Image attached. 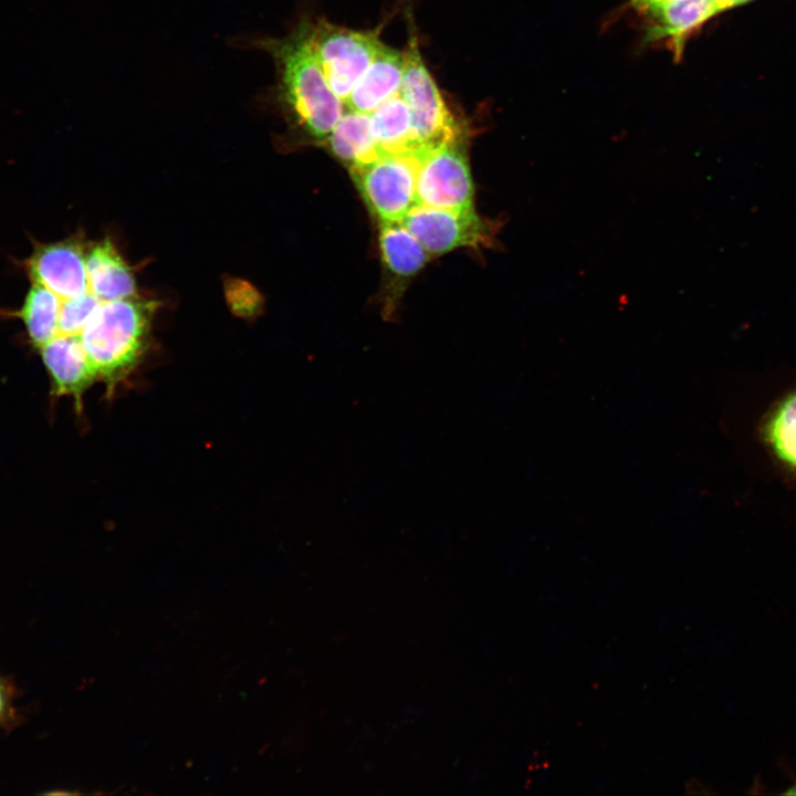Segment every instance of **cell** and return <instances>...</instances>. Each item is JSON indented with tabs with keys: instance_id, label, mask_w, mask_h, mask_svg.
I'll list each match as a JSON object with an SVG mask.
<instances>
[{
	"instance_id": "cell-1",
	"label": "cell",
	"mask_w": 796,
	"mask_h": 796,
	"mask_svg": "<svg viewBox=\"0 0 796 796\" xmlns=\"http://www.w3.org/2000/svg\"><path fill=\"white\" fill-rule=\"evenodd\" d=\"M312 20L301 18L280 38L244 36L238 46L265 52L274 64V83L262 96L283 116L290 129L323 143L345 111L328 86L311 41Z\"/></svg>"
},
{
	"instance_id": "cell-2",
	"label": "cell",
	"mask_w": 796,
	"mask_h": 796,
	"mask_svg": "<svg viewBox=\"0 0 796 796\" xmlns=\"http://www.w3.org/2000/svg\"><path fill=\"white\" fill-rule=\"evenodd\" d=\"M157 304L128 297L103 302L80 334L82 345L108 395L138 364Z\"/></svg>"
},
{
	"instance_id": "cell-3",
	"label": "cell",
	"mask_w": 796,
	"mask_h": 796,
	"mask_svg": "<svg viewBox=\"0 0 796 796\" xmlns=\"http://www.w3.org/2000/svg\"><path fill=\"white\" fill-rule=\"evenodd\" d=\"M380 28L354 30L318 18L312 21V46L325 80L343 102L381 45Z\"/></svg>"
},
{
	"instance_id": "cell-4",
	"label": "cell",
	"mask_w": 796,
	"mask_h": 796,
	"mask_svg": "<svg viewBox=\"0 0 796 796\" xmlns=\"http://www.w3.org/2000/svg\"><path fill=\"white\" fill-rule=\"evenodd\" d=\"M405 61L400 95L410 111L420 147L432 148L462 137L460 124L423 62L418 38L412 29L409 31Z\"/></svg>"
},
{
	"instance_id": "cell-5",
	"label": "cell",
	"mask_w": 796,
	"mask_h": 796,
	"mask_svg": "<svg viewBox=\"0 0 796 796\" xmlns=\"http://www.w3.org/2000/svg\"><path fill=\"white\" fill-rule=\"evenodd\" d=\"M419 149L383 155L369 164L350 168L366 206L380 223L401 222L417 205Z\"/></svg>"
},
{
	"instance_id": "cell-6",
	"label": "cell",
	"mask_w": 796,
	"mask_h": 796,
	"mask_svg": "<svg viewBox=\"0 0 796 796\" xmlns=\"http://www.w3.org/2000/svg\"><path fill=\"white\" fill-rule=\"evenodd\" d=\"M401 223L430 255L458 248L490 247L498 232L496 223L478 214L473 207L436 208L416 205Z\"/></svg>"
},
{
	"instance_id": "cell-7",
	"label": "cell",
	"mask_w": 796,
	"mask_h": 796,
	"mask_svg": "<svg viewBox=\"0 0 796 796\" xmlns=\"http://www.w3.org/2000/svg\"><path fill=\"white\" fill-rule=\"evenodd\" d=\"M417 205L436 208L473 207L474 187L462 137L419 149Z\"/></svg>"
},
{
	"instance_id": "cell-8",
	"label": "cell",
	"mask_w": 796,
	"mask_h": 796,
	"mask_svg": "<svg viewBox=\"0 0 796 796\" xmlns=\"http://www.w3.org/2000/svg\"><path fill=\"white\" fill-rule=\"evenodd\" d=\"M34 283H39L61 300L74 298L90 291L85 254L71 241L40 247L28 261Z\"/></svg>"
},
{
	"instance_id": "cell-9",
	"label": "cell",
	"mask_w": 796,
	"mask_h": 796,
	"mask_svg": "<svg viewBox=\"0 0 796 796\" xmlns=\"http://www.w3.org/2000/svg\"><path fill=\"white\" fill-rule=\"evenodd\" d=\"M39 349L51 377L54 395L71 396L76 408H81L83 394L97 379V375L80 335L57 334Z\"/></svg>"
},
{
	"instance_id": "cell-10",
	"label": "cell",
	"mask_w": 796,
	"mask_h": 796,
	"mask_svg": "<svg viewBox=\"0 0 796 796\" xmlns=\"http://www.w3.org/2000/svg\"><path fill=\"white\" fill-rule=\"evenodd\" d=\"M405 62V51L381 43L370 65L344 102L345 107L369 114L400 93Z\"/></svg>"
},
{
	"instance_id": "cell-11",
	"label": "cell",
	"mask_w": 796,
	"mask_h": 796,
	"mask_svg": "<svg viewBox=\"0 0 796 796\" xmlns=\"http://www.w3.org/2000/svg\"><path fill=\"white\" fill-rule=\"evenodd\" d=\"M758 433L778 471L796 485V388L771 406Z\"/></svg>"
},
{
	"instance_id": "cell-12",
	"label": "cell",
	"mask_w": 796,
	"mask_h": 796,
	"mask_svg": "<svg viewBox=\"0 0 796 796\" xmlns=\"http://www.w3.org/2000/svg\"><path fill=\"white\" fill-rule=\"evenodd\" d=\"M85 265L90 291L100 301L111 302L135 295L134 275L108 239L90 249Z\"/></svg>"
},
{
	"instance_id": "cell-13",
	"label": "cell",
	"mask_w": 796,
	"mask_h": 796,
	"mask_svg": "<svg viewBox=\"0 0 796 796\" xmlns=\"http://www.w3.org/2000/svg\"><path fill=\"white\" fill-rule=\"evenodd\" d=\"M720 12L715 0H684L669 2L646 14L650 21V36L666 40L675 55H680L688 35Z\"/></svg>"
},
{
	"instance_id": "cell-14",
	"label": "cell",
	"mask_w": 796,
	"mask_h": 796,
	"mask_svg": "<svg viewBox=\"0 0 796 796\" xmlns=\"http://www.w3.org/2000/svg\"><path fill=\"white\" fill-rule=\"evenodd\" d=\"M323 144L349 168L369 164L383 156L371 134L369 114L346 107Z\"/></svg>"
},
{
	"instance_id": "cell-15",
	"label": "cell",
	"mask_w": 796,
	"mask_h": 796,
	"mask_svg": "<svg viewBox=\"0 0 796 796\" xmlns=\"http://www.w3.org/2000/svg\"><path fill=\"white\" fill-rule=\"evenodd\" d=\"M371 134L383 155L406 154L420 148L410 111L400 93L369 113Z\"/></svg>"
},
{
	"instance_id": "cell-16",
	"label": "cell",
	"mask_w": 796,
	"mask_h": 796,
	"mask_svg": "<svg viewBox=\"0 0 796 796\" xmlns=\"http://www.w3.org/2000/svg\"><path fill=\"white\" fill-rule=\"evenodd\" d=\"M379 248L386 268L395 275H415L430 254L401 222H381Z\"/></svg>"
},
{
	"instance_id": "cell-17",
	"label": "cell",
	"mask_w": 796,
	"mask_h": 796,
	"mask_svg": "<svg viewBox=\"0 0 796 796\" xmlns=\"http://www.w3.org/2000/svg\"><path fill=\"white\" fill-rule=\"evenodd\" d=\"M62 300L45 286L34 283L18 315L24 322L29 337L38 348L59 334Z\"/></svg>"
},
{
	"instance_id": "cell-18",
	"label": "cell",
	"mask_w": 796,
	"mask_h": 796,
	"mask_svg": "<svg viewBox=\"0 0 796 796\" xmlns=\"http://www.w3.org/2000/svg\"><path fill=\"white\" fill-rule=\"evenodd\" d=\"M102 303L91 291L78 297L62 300L59 334L80 335Z\"/></svg>"
},
{
	"instance_id": "cell-19",
	"label": "cell",
	"mask_w": 796,
	"mask_h": 796,
	"mask_svg": "<svg viewBox=\"0 0 796 796\" xmlns=\"http://www.w3.org/2000/svg\"><path fill=\"white\" fill-rule=\"evenodd\" d=\"M17 690L9 678L0 674V731H10L22 718L15 703Z\"/></svg>"
},
{
	"instance_id": "cell-20",
	"label": "cell",
	"mask_w": 796,
	"mask_h": 796,
	"mask_svg": "<svg viewBox=\"0 0 796 796\" xmlns=\"http://www.w3.org/2000/svg\"><path fill=\"white\" fill-rule=\"evenodd\" d=\"M677 1H684V0H632V3L635 4V8L641 12L642 14H647L660 7H662L666 3L669 2H677Z\"/></svg>"
},
{
	"instance_id": "cell-21",
	"label": "cell",
	"mask_w": 796,
	"mask_h": 796,
	"mask_svg": "<svg viewBox=\"0 0 796 796\" xmlns=\"http://www.w3.org/2000/svg\"><path fill=\"white\" fill-rule=\"evenodd\" d=\"M751 0H715L720 11L748 2Z\"/></svg>"
},
{
	"instance_id": "cell-22",
	"label": "cell",
	"mask_w": 796,
	"mask_h": 796,
	"mask_svg": "<svg viewBox=\"0 0 796 796\" xmlns=\"http://www.w3.org/2000/svg\"><path fill=\"white\" fill-rule=\"evenodd\" d=\"M783 794L796 795V779L793 782V784L786 790L783 792Z\"/></svg>"
}]
</instances>
